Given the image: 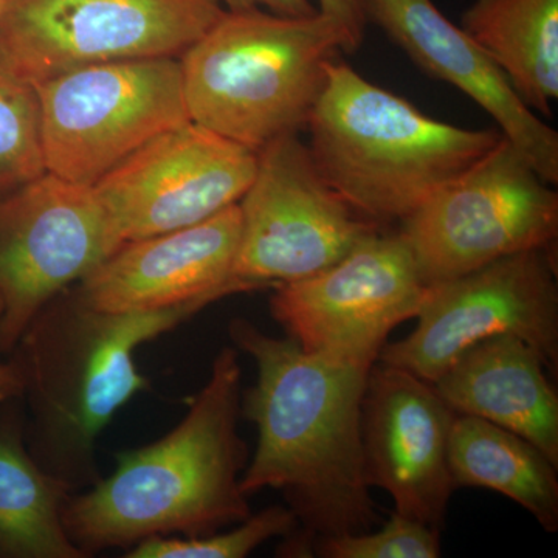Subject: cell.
<instances>
[{
  "label": "cell",
  "instance_id": "19",
  "mask_svg": "<svg viewBox=\"0 0 558 558\" xmlns=\"http://www.w3.org/2000/svg\"><path fill=\"white\" fill-rule=\"evenodd\" d=\"M461 28L529 109L550 117L558 98V0H475Z\"/></svg>",
  "mask_w": 558,
  "mask_h": 558
},
{
  "label": "cell",
  "instance_id": "3",
  "mask_svg": "<svg viewBox=\"0 0 558 558\" xmlns=\"http://www.w3.org/2000/svg\"><path fill=\"white\" fill-rule=\"evenodd\" d=\"M207 306L193 301L108 312L87 303L73 284L40 307L11 352L24 384L25 444L40 468L73 492L98 483L102 429L135 396L153 389L134 352Z\"/></svg>",
  "mask_w": 558,
  "mask_h": 558
},
{
  "label": "cell",
  "instance_id": "24",
  "mask_svg": "<svg viewBox=\"0 0 558 558\" xmlns=\"http://www.w3.org/2000/svg\"><path fill=\"white\" fill-rule=\"evenodd\" d=\"M317 10L339 27L344 39V53H355L365 40L368 24L362 0H318Z\"/></svg>",
  "mask_w": 558,
  "mask_h": 558
},
{
  "label": "cell",
  "instance_id": "20",
  "mask_svg": "<svg viewBox=\"0 0 558 558\" xmlns=\"http://www.w3.org/2000/svg\"><path fill=\"white\" fill-rule=\"evenodd\" d=\"M447 457L454 487L498 492L519 502L546 532H557V465L534 444L484 418L458 414Z\"/></svg>",
  "mask_w": 558,
  "mask_h": 558
},
{
  "label": "cell",
  "instance_id": "17",
  "mask_svg": "<svg viewBox=\"0 0 558 558\" xmlns=\"http://www.w3.org/2000/svg\"><path fill=\"white\" fill-rule=\"evenodd\" d=\"M534 347L512 336L469 348L433 384L458 414L517 433L558 468V396Z\"/></svg>",
  "mask_w": 558,
  "mask_h": 558
},
{
  "label": "cell",
  "instance_id": "25",
  "mask_svg": "<svg viewBox=\"0 0 558 558\" xmlns=\"http://www.w3.org/2000/svg\"><path fill=\"white\" fill-rule=\"evenodd\" d=\"M227 11L266 10L279 16L304 17L317 13L310 0H219Z\"/></svg>",
  "mask_w": 558,
  "mask_h": 558
},
{
  "label": "cell",
  "instance_id": "13",
  "mask_svg": "<svg viewBox=\"0 0 558 558\" xmlns=\"http://www.w3.org/2000/svg\"><path fill=\"white\" fill-rule=\"evenodd\" d=\"M258 153L189 120L135 150L94 189L130 242L185 229L238 204Z\"/></svg>",
  "mask_w": 558,
  "mask_h": 558
},
{
  "label": "cell",
  "instance_id": "14",
  "mask_svg": "<svg viewBox=\"0 0 558 558\" xmlns=\"http://www.w3.org/2000/svg\"><path fill=\"white\" fill-rule=\"evenodd\" d=\"M458 413L433 384L376 362L362 400V450L369 487L387 492L396 512L442 529L457 490L449 439Z\"/></svg>",
  "mask_w": 558,
  "mask_h": 558
},
{
  "label": "cell",
  "instance_id": "16",
  "mask_svg": "<svg viewBox=\"0 0 558 558\" xmlns=\"http://www.w3.org/2000/svg\"><path fill=\"white\" fill-rule=\"evenodd\" d=\"M362 5L366 21L387 33L425 73L458 87L486 110L539 178L557 185V131L524 105L468 33L451 24L432 0H362Z\"/></svg>",
  "mask_w": 558,
  "mask_h": 558
},
{
  "label": "cell",
  "instance_id": "2",
  "mask_svg": "<svg viewBox=\"0 0 558 558\" xmlns=\"http://www.w3.org/2000/svg\"><path fill=\"white\" fill-rule=\"evenodd\" d=\"M241 380L240 351L220 349L179 425L149 446L119 451L112 475L70 495L62 509L70 542L92 557L154 537H207L248 519Z\"/></svg>",
  "mask_w": 558,
  "mask_h": 558
},
{
  "label": "cell",
  "instance_id": "10",
  "mask_svg": "<svg viewBox=\"0 0 558 558\" xmlns=\"http://www.w3.org/2000/svg\"><path fill=\"white\" fill-rule=\"evenodd\" d=\"M416 318V329L385 344L377 362L435 384L473 344L512 333L537 349L557 373L556 252L527 250L428 286Z\"/></svg>",
  "mask_w": 558,
  "mask_h": 558
},
{
  "label": "cell",
  "instance_id": "7",
  "mask_svg": "<svg viewBox=\"0 0 558 558\" xmlns=\"http://www.w3.org/2000/svg\"><path fill=\"white\" fill-rule=\"evenodd\" d=\"M35 89L47 172L80 185L190 120L179 58L90 65Z\"/></svg>",
  "mask_w": 558,
  "mask_h": 558
},
{
  "label": "cell",
  "instance_id": "1",
  "mask_svg": "<svg viewBox=\"0 0 558 558\" xmlns=\"http://www.w3.org/2000/svg\"><path fill=\"white\" fill-rule=\"evenodd\" d=\"M229 337L258 369L256 384L241 396V414L258 428L242 492L250 497L275 488L299 520L282 556L310 557L317 537L373 531L380 517L362 450L371 366L311 354L244 317L231 319Z\"/></svg>",
  "mask_w": 558,
  "mask_h": 558
},
{
  "label": "cell",
  "instance_id": "8",
  "mask_svg": "<svg viewBox=\"0 0 558 558\" xmlns=\"http://www.w3.org/2000/svg\"><path fill=\"white\" fill-rule=\"evenodd\" d=\"M223 11L219 0H9L0 65L38 86L90 65L180 58Z\"/></svg>",
  "mask_w": 558,
  "mask_h": 558
},
{
  "label": "cell",
  "instance_id": "18",
  "mask_svg": "<svg viewBox=\"0 0 558 558\" xmlns=\"http://www.w3.org/2000/svg\"><path fill=\"white\" fill-rule=\"evenodd\" d=\"M72 494L28 451L24 399L0 403V557L89 558L70 542L62 524Z\"/></svg>",
  "mask_w": 558,
  "mask_h": 558
},
{
  "label": "cell",
  "instance_id": "22",
  "mask_svg": "<svg viewBox=\"0 0 558 558\" xmlns=\"http://www.w3.org/2000/svg\"><path fill=\"white\" fill-rule=\"evenodd\" d=\"M299 527L288 506H270L240 526L207 537H154L128 549L126 558H244L271 538L288 537Z\"/></svg>",
  "mask_w": 558,
  "mask_h": 558
},
{
  "label": "cell",
  "instance_id": "4",
  "mask_svg": "<svg viewBox=\"0 0 558 558\" xmlns=\"http://www.w3.org/2000/svg\"><path fill=\"white\" fill-rule=\"evenodd\" d=\"M306 128L323 178L377 223L409 218L501 138L432 119L337 60Z\"/></svg>",
  "mask_w": 558,
  "mask_h": 558
},
{
  "label": "cell",
  "instance_id": "9",
  "mask_svg": "<svg viewBox=\"0 0 558 558\" xmlns=\"http://www.w3.org/2000/svg\"><path fill=\"white\" fill-rule=\"evenodd\" d=\"M238 207L233 278L247 292L314 277L380 231L326 182L299 134L259 150L255 178Z\"/></svg>",
  "mask_w": 558,
  "mask_h": 558
},
{
  "label": "cell",
  "instance_id": "15",
  "mask_svg": "<svg viewBox=\"0 0 558 558\" xmlns=\"http://www.w3.org/2000/svg\"><path fill=\"white\" fill-rule=\"evenodd\" d=\"M240 230L234 204L185 229L124 242L76 288L87 303L108 312L213 304L245 293L233 278Z\"/></svg>",
  "mask_w": 558,
  "mask_h": 558
},
{
  "label": "cell",
  "instance_id": "23",
  "mask_svg": "<svg viewBox=\"0 0 558 558\" xmlns=\"http://www.w3.org/2000/svg\"><path fill=\"white\" fill-rule=\"evenodd\" d=\"M440 529L395 512L379 531L317 537L314 556L325 558H438Z\"/></svg>",
  "mask_w": 558,
  "mask_h": 558
},
{
  "label": "cell",
  "instance_id": "6",
  "mask_svg": "<svg viewBox=\"0 0 558 558\" xmlns=\"http://www.w3.org/2000/svg\"><path fill=\"white\" fill-rule=\"evenodd\" d=\"M550 186L501 134L494 148L400 222L425 284L527 250L553 248L558 194Z\"/></svg>",
  "mask_w": 558,
  "mask_h": 558
},
{
  "label": "cell",
  "instance_id": "5",
  "mask_svg": "<svg viewBox=\"0 0 558 558\" xmlns=\"http://www.w3.org/2000/svg\"><path fill=\"white\" fill-rule=\"evenodd\" d=\"M341 51L343 35L318 11L226 10L179 58L190 120L259 153L307 126Z\"/></svg>",
  "mask_w": 558,
  "mask_h": 558
},
{
  "label": "cell",
  "instance_id": "11",
  "mask_svg": "<svg viewBox=\"0 0 558 558\" xmlns=\"http://www.w3.org/2000/svg\"><path fill=\"white\" fill-rule=\"evenodd\" d=\"M123 245L94 186L46 172L0 201V354L62 290Z\"/></svg>",
  "mask_w": 558,
  "mask_h": 558
},
{
  "label": "cell",
  "instance_id": "12",
  "mask_svg": "<svg viewBox=\"0 0 558 558\" xmlns=\"http://www.w3.org/2000/svg\"><path fill=\"white\" fill-rule=\"evenodd\" d=\"M428 286L402 234H371L329 269L274 288L270 314L304 351L373 366Z\"/></svg>",
  "mask_w": 558,
  "mask_h": 558
},
{
  "label": "cell",
  "instance_id": "21",
  "mask_svg": "<svg viewBox=\"0 0 558 558\" xmlns=\"http://www.w3.org/2000/svg\"><path fill=\"white\" fill-rule=\"evenodd\" d=\"M38 94L0 65V190L46 174Z\"/></svg>",
  "mask_w": 558,
  "mask_h": 558
},
{
  "label": "cell",
  "instance_id": "26",
  "mask_svg": "<svg viewBox=\"0 0 558 558\" xmlns=\"http://www.w3.org/2000/svg\"><path fill=\"white\" fill-rule=\"evenodd\" d=\"M0 315H2V299H0ZM24 395V384L20 369L13 362H0V403L9 400L22 398Z\"/></svg>",
  "mask_w": 558,
  "mask_h": 558
},
{
  "label": "cell",
  "instance_id": "27",
  "mask_svg": "<svg viewBox=\"0 0 558 558\" xmlns=\"http://www.w3.org/2000/svg\"><path fill=\"white\" fill-rule=\"evenodd\" d=\"M7 3H9V0H0V16H2L3 10H5Z\"/></svg>",
  "mask_w": 558,
  "mask_h": 558
}]
</instances>
